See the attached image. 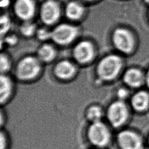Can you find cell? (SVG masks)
<instances>
[{"mask_svg": "<svg viewBox=\"0 0 149 149\" xmlns=\"http://www.w3.org/2000/svg\"><path fill=\"white\" fill-rule=\"evenodd\" d=\"M3 40H1L4 41V43L9 46H14L17 42V38L13 34L6 35L3 37Z\"/></svg>", "mask_w": 149, "mask_h": 149, "instance_id": "22", "label": "cell"}, {"mask_svg": "<svg viewBox=\"0 0 149 149\" xmlns=\"http://www.w3.org/2000/svg\"><path fill=\"white\" fill-rule=\"evenodd\" d=\"M40 71V61L37 58L29 56L22 59L17 63L15 74L18 79L27 81L36 77Z\"/></svg>", "mask_w": 149, "mask_h": 149, "instance_id": "2", "label": "cell"}, {"mask_svg": "<svg viewBox=\"0 0 149 149\" xmlns=\"http://www.w3.org/2000/svg\"><path fill=\"white\" fill-rule=\"evenodd\" d=\"M6 145V137L3 133H1V149H5Z\"/></svg>", "mask_w": 149, "mask_h": 149, "instance_id": "24", "label": "cell"}, {"mask_svg": "<svg viewBox=\"0 0 149 149\" xmlns=\"http://www.w3.org/2000/svg\"><path fill=\"white\" fill-rule=\"evenodd\" d=\"M148 102V95L144 91H140L135 94L131 100L133 107L137 111L144 110L147 107Z\"/></svg>", "mask_w": 149, "mask_h": 149, "instance_id": "16", "label": "cell"}, {"mask_svg": "<svg viewBox=\"0 0 149 149\" xmlns=\"http://www.w3.org/2000/svg\"><path fill=\"white\" fill-rule=\"evenodd\" d=\"M13 84L11 79L6 74H1L0 78V101L5 104L11 96Z\"/></svg>", "mask_w": 149, "mask_h": 149, "instance_id": "12", "label": "cell"}, {"mask_svg": "<svg viewBox=\"0 0 149 149\" xmlns=\"http://www.w3.org/2000/svg\"><path fill=\"white\" fill-rule=\"evenodd\" d=\"M79 29L77 27L66 23L56 26L51 31V39L56 44L63 45L72 42L77 36Z\"/></svg>", "mask_w": 149, "mask_h": 149, "instance_id": "4", "label": "cell"}, {"mask_svg": "<svg viewBox=\"0 0 149 149\" xmlns=\"http://www.w3.org/2000/svg\"><path fill=\"white\" fill-rule=\"evenodd\" d=\"M56 56L55 48L51 45L45 44L42 45L37 50V58L42 62H49L52 61Z\"/></svg>", "mask_w": 149, "mask_h": 149, "instance_id": "15", "label": "cell"}, {"mask_svg": "<svg viewBox=\"0 0 149 149\" xmlns=\"http://www.w3.org/2000/svg\"><path fill=\"white\" fill-rule=\"evenodd\" d=\"M86 116L92 123L100 121L102 116V111L99 106L92 105L87 109Z\"/></svg>", "mask_w": 149, "mask_h": 149, "instance_id": "17", "label": "cell"}, {"mask_svg": "<svg viewBox=\"0 0 149 149\" xmlns=\"http://www.w3.org/2000/svg\"><path fill=\"white\" fill-rule=\"evenodd\" d=\"M122 64V60L118 55L115 54L107 55L98 64L97 68L98 76L104 81L113 79L119 73Z\"/></svg>", "mask_w": 149, "mask_h": 149, "instance_id": "1", "label": "cell"}, {"mask_svg": "<svg viewBox=\"0 0 149 149\" xmlns=\"http://www.w3.org/2000/svg\"><path fill=\"white\" fill-rule=\"evenodd\" d=\"M87 137L93 145L103 147L108 144L111 140V133L107 126L101 120L93 122L87 130Z\"/></svg>", "mask_w": 149, "mask_h": 149, "instance_id": "3", "label": "cell"}, {"mask_svg": "<svg viewBox=\"0 0 149 149\" xmlns=\"http://www.w3.org/2000/svg\"><path fill=\"white\" fill-rule=\"evenodd\" d=\"M148 142H149V141H148Z\"/></svg>", "mask_w": 149, "mask_h": 149, "instance_id": "29", "label": "cell"}, {"mask_svg": "<svg viewBox=\"0 0 149 149\" xmlns=\"http://www.w3.org/2000/svg\"><path fill=\"white\" fill-rule=\"evenodd\" d=\"M65 12L69 19L76 20L81 17L84 13V8L80 3L76 1H70L67 3Z\"/></svg>", "mask_w": 149, "mask_h": 149, "instance_id": "13", "label": "cell"}, {"mask_svg": "<svg viewBox=\"0 0 149 149\" xmlns=\"http://www.w3.org/2000/svg\"><path fill=\"white\" fill-rule=\"evenodd\" d=\"M83 1H93V0H83Z\"/></svg>", "mask_w": 149, "mask_h": 149, "instance_id": "28", "label": "cell"}, {"mask_svg": "<svg viewBox=\"0 0 149 149\" xmlns=\"http://www.w3.org/2000/svg\"><path fill=\"white\" fill-rule=\"evenodd\" d=\"M127 115L126 106L121 100L113 102L108 107L107 112L108 121L115 127L122 125L126 120Z\"/></svg>", "mask_w": 149, "mask_h": 149, "instance_id": "5", "label": "cell"}, {"mask_svg": "<svg viewBox=\"0 0 149 149\" xmlns=\"http://www.w3.org/2000/svg\"><path fill=\"white\" fill-rule=\"evenodd\" d=\"M10 3V0H1V7L2 8H6Z\"/></svg>", "mask_w": 149, "mask_h": 149, "instance_id": "25", "label": "cell"}, {"mask_svg": "<svg viewBox=\"0 0 149 149\" xmlns=\"http://www.w3.org/2000/svg\"><path fill=\"white\" fill-rule=\"evenodd\" d=\"M144 1L146 3L149 4V0H144Z\"/></svg>", "mask_w": 149, "mask_h": 149, "instance_id": "27", "label": "cell"}, {"mask_svg": "<svg viewBox=\"0 0 149 149\" xmlns=\"http://www.w3.org/2000/svg\"><path fill=\"white\" fill-rule=\"evenodd\" d=\"M123 79L127 85L135 87L141 84L143 80V76L138 69L132 68L125 72Z\"/></svg>", "mask_w": 149, "mask_h": 149, "instance_id": "14", "label": "cell"}, {"mask_svg": "<svg viewBox=\"0 0 149 149\" xmlns=\"http://www.w3.org/2000/svg\"><path fill=\"white\" fill-rule=\"evenodd\" d=\"M10 68V59L5 53H1L0 57V70L1 74H6Z\"/></svg>", "mask_w": 149, "mask_h": 149, "instance_id": "20", "label": "cell"}, {"mask_svg": "<svg viewBox=\"0 0 149 149\" xmlns=\"http://www.w3.org/2000/svg\"><path fill=\"white\" fill-rule=\"evenodd\" d=\"M0 24L1 36L2 37L7 34L11 27V21L10 17L6 15H1L0 19Z\"/></svg>", "mask_w": 149, "mask_h": 149, "instance_id": "19", "label": "cell"}, {"mask_svg": "<svg viewBox=\"0 0 149 149\" xmlns=\"http://www.w3.org/2000/svg\"><path fill=\"white\" fill-rule=\"evenodd\" d=\"M76 68L70 61L63 60L56 63L54 68V73L57 77L61 79H68L74 74Z\"/></svg>", "mask_w": 149, "mask_h": 149, "instance_id": "11", "label": "cell"}, {"mask_svg": "<svg viewBox=\"0 0 149 149\" xmlns=\"http://www.w3.org/2000/svg\"><path fill=\"white\" fill-rule=\"evenodd\" d=\"M13 9L19 19L23 21L30 20L35 13V2L34 0H16Z\"/></svg>", "mask_w": 149, "mask_h": 149, "instance_id": "10", "label": "cell"}, {"mask_svg": "<svg viewBox=\"0 0 149 149\" xmlns=\"http://www.w3.org/2000/svg\"><path fill=\"white\" fill-rule=\"evenodd\" d=\"M117 140L122 149H143L140 137L132 131L123 130L120 132Z\"/></svg>", "mask_w": 149, "mask_h": 149, "instance_id": "9", "label": "cell"}, {"mask_svg": "<svg viewBox=\"0 0 149 149\" xmlns=\"http://www.w3.org/2000/svg\"><path fill=\"white\" fill-rule=\"evenodd\" d=\"M37 37L38 40L41 41L47 40L51 39V31H48L47 29L40 28L37 29L36 31Z\"/></svg>", "mask_w": 149, "mask_h": 149, "instance_id": "21", "label": "cell"}, {"mask_svg": "<svg viewBox=\"0 0 149 149\" xmlns=\"http://www.w3.org/2000/svg\"><path fill=\"white\" fill-rule=\"evenodd\" d=\"M116 94H117V97L119 98V100L122 101V100L125 99L127 97V92L126 90H125V88H120L117 90Z\"/></svg>", "mask_w": 149, "mask_h": 149, "instance_id": "23", "label": "cell"}, {"mask_svg": "<svg viewBox=\"0 0 149 149\" xmlns=\"http://www.w3.org/2000/svg\"><path fill=\"white\" fill-rule=\"evenodd\" d=\"M146 82H147V84L148 85V86L149 87V70L147 74V76H146Z\"/></svg>", "mask_w": 149, "mask_h": 149, "instance_id": "26", "label": "cell"}, {"mask_svg": "<svg viewBox=\"0 0 149 149\" xmlns=\"http://www.w3.org/2000/svg\"><path fill=\"white\" fill-rule=\"evenodd\" d=\"M61 15L60 7L54 0H47L41 6L40 16L41 21L45 24H52L55 23Z\"/></svg>", "mask_w": 149, "mask_h": 149, "instance_id": "6", "label": "cell"}, {"mask_svg": "<svg viewBox=\"0 0 149 149\" xmlns=\"http://www.w3.org/2000/svg\"><path fill=\"white\" fill-rule=\"evenodd\" d=\"M94 54V49L93 44L87 40L79 42L74 47L73 56L79 63L84 64L90 61Z\"/></svg>", "mask_w": 149, "mask_h": 149, "instance_id": "8", "label": "cell"}, {"mask_svg": "<svg viewBox=\"0 0 149 149\" xmlns=\"http://www.w3.org/2000/svg\"><path fill=\"white\" fill-rule=\"evenodd\" d=\"M112 42L115 48L123 53L130 52L133 47V39L130 33L124 29H117L112 34Z\"/></svg>", "mask_w": 149, "mask_h": 149, "instance_id": "7", "label": "cell"}, {"mask_svg": "<svg viewBox=\"0 0 149 149\" xmlns=\"http://www.w3.org/2000/svg\"><path fill=\"white\" fill-rule=\"evenodd\" d=\"M20 33L25 37H30L36 33V25L31 20L23 21L20 27Z\"/></svg>", "mask_w": 149, "mask_h": 149, "instance_id": "18", "label": "cell"}]
</instances>
